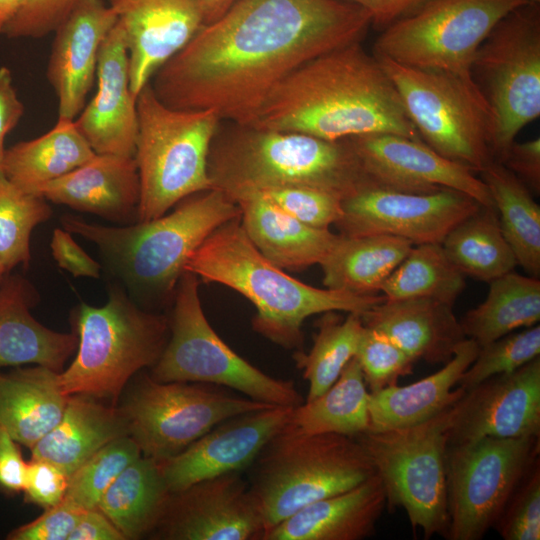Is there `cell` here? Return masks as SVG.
<instances>
[{
    "label": "cell",
    "mask_w": 540,
    "mask_h": 540,
    "mask_svg": "<svg viewBox=\"0 0 540 540\" xmlns=\"http://www.w3.org/2000/svg\"><path fill=\"white\" fill-rule=\"evenodd\" d=\"M3 280H4V274L2 273V271L0 270V288H1V285L3 283Z\"/></svg>",
    "instance_id": "obj_58"
},
{
    "label": "cell",
    "mask_w": 540,
    "mask_h": 540,
    "mask_svg": "<svg viewBox=\"0 0 540 540\" xmlns=\"http://www.w3.org/2000/svg\"><path fill=\"white\" fill-rule=\"evenodd\" d=\"M532 436H540V356L465 390L453 405L448 445Z\"/></svg>",
    "instance_id": "obj_18"
},
{
    "label": "cell",
    "mask_w": 540,
    "mask_h": 540,
    "mask_svg": "<svg viewBox=\"0 0 540 540\" xmlns=\"http://www.w3.org/2000/svg\"><path fill=\"white\" fill-rule=\"evenodd\" d=\"M370 15L341 0H235L153 74L157 98L249 125L285 77L311 59L361 42Z\"/></svg>",
    "instance_id": "obj_1"
},
{
    "label": "cell",
    "mask_w": 540,
    "mask_h": 540,
    "mask_svg": "<svg viewBox=\"0 0 540 540\" xmlns=\"http://www.w3.org/2000/svg\"><path fill=\"white\" fill-rule=\"evenodd\" d=\"M527 0H432L384 30L373 54L398 64L473 79L474 56L495 25Z\"/></svg>",
    "instance_id": "obj_13"
},
{
    "label": "cell",
    "mask_w": 540,
    "mask_h": 540,
    "mask_svg": "<svg viewBox=\"0 0 540 540\" xmlns=\"http://www.w3.org/2000/svg\"><path fill=\"white\" fill-rule=\"evenodd\" d=\"M140 456V448L129 435L109 442L69 477L65 498L83 510L97 508L109 486Z\"/></svg>",
    "instance_id": "obj_42"
},
{
    "label": "cell",
    "mask_w": 540,
    "mask_h": 540,
    "mask_svg": "<svg viewBox=\"0 0 540 540\" xmlns=\"http://www.w3.org/2000/svg\"><path fill=\"white\" fill-rule=\"evenodd\" d=\"M23 113L24 106L14 88L11 71L7 67H0V169L5 138L18 124Z\"/></svg>",
    "instance_id": "obj_54"
},
{
    "label": "cell",
    "mask_w": 540,
    "mask_h": 540,
    "mask_svg": "<svg viewBox=\"0 0 540 540\" xmlns=\"http://www.w3.org/2000/svg\"><path fill=\"white\" fill-rule=\"evenodd\" d=\"M441 245L465 276L481 281L490 282L517 265L494 207L481 206L450 230Z\"/></svg>",
    "instance_id": "obj_38"
},
{
    "label": "cell",
    "mask_w": 540,
    "mask_h": 540,
    "mask_svg": "<svg viewBox=\"0 0 540 540\" xmlns=\"http://www.w3.org/2000/svg\"><path fill=\"white\" fill-rule=\"evenodd\" d=\"M376 57L398 90L424 143L475 173L494 161L493 114L473 79Z\"/></svg>",
    "instance_id": "obj_11"
},
{
    "label": "cell",
    "mask_w": 540,
    "mask_h": 540,
    "mask_svg": "<svg viewBox=\"0 0 540 540\" xmlns=\"http://www.w3.org/2000/svg\"><path fill=\"white\" fill-rule=\"evenodd\" d=\"M248 126L330 141L375 133L422 140L394 83L361 42L298 67L272 89Z\"/></svg>",
    "instance_id": "obj_2"
},
{
    "label": "cell",
    "mask_w": 540,
    "mask_h": 540,
    "mask_svg": "<svg viewBox=\"0 0 540 540\" xmlns=\"http://www.w3.org/2000/svg\"><path fill=\"white\" fill-rule=\"evenodd\" d=\"M498 215L502 233L519 264L531 277L540 276V207L528 187L502 163L480 172Z\"/></svg>",
    "instance_id": "obj_37"
},
{
    "label": "cell",
    "mask_w": 540,
    "mask_h": 540,
    "mask_svg": "<svg viewBox=\"0 0 540 540\" xmlns=\"http://www.w3.org/2000/svg\"><path fill=\"white\" fill-rule=\"evenodd\" d=\"M129 435L122 408L106 406L96 398L69 395L60 421L32 448L31 459L46 460L70 477L109 442Z\"/></svg>",
    "instance_id": "obj_30"
},
{
    "label": "cell",
    "mask_w": 540,
    "mask_h": 540,
    "mask_svg": "<svg viewBox=\"0 0 540 540\" xmlns=\"http://www.w3.org/2000/svg\"><path fill=\"white\" fill-rule=\"evenodd\" d=\"M136 107L134 159L140 182L136 222H145L190 195L212 189L208 155L222 120L212 110L168 107L150 83L138 94Z\"/></svg>",
    "instance_id": "obj_8"
},
{
    "label": "cell",
    "mask_w": 540,
    "mask_h": 540,
    "mask_svg": "<svg viewBox=\"0 0 540 540\" xmlns=\"http://www.w3.org/2000/svg\"><path fill=\"white\" fill-rule=\"evenodd\" d=\"M125 537L98 508L85 510L68 540H123Z\"/></svg>",
    "instance_id": "obj_55"
},
{
    "label": "cell",
    "mask_w": 540,
    "mask_h": 540,
    "mask_svg": "<svg viewBox=\"0 0 540 540\" xmlns=\"http://www.w3.org/2000/svg\"><path fill=\"white\" fill-rule=\"evenodd\" d=\"M40 196L117 222L137 221L140 182L134 157L95 154L66 175L44 185Z\"/></svg>",
    "instance_id": "obj_25"
},
{
    "label": "cell",
    "mask_w": 540,
    "mask_h": 540,
    "mask_svg": "<svg viewBox=\"0 0 540 540\" xmlns=\"http://www.w3.org/2000/svg\"><path fill=\"white\" fill-rule=\"evenodd\" d=\"M170 493L159 462L142 455L114 480L97 508L125 539H138L156 528Z\"/></svg>",
    "instance_id": "obj_34"
},
{
    "label": "cell",
    "mask_w": 540,
    "mask_h": 540,
    "mask_svg": "<svg viewBox=\"0 0 540 540\" xmlns=\"http://www.w3.org/2000/svg\"><path fill=\"white\" fill-rule=\"evenodd\" d=\"M204 12L205 24L220 17L235 0H200Z\"/></svg>",
    "instance_id": "obj_56"
},
{
    "label": "cell",
    "mask_w": 540,
    "mask_h": 540,
    "mask_svg": "<svg viewBox=\"0 0 540 540\" xmlns=\"http://www.w3.org/2000/svg\"><path fill=\"white\" fill-rule=\"evenodd\" d=\"M96 92L74 120L96 154L134 157L138 133L136 98L130 88L125 35L116 22L100 49Z\"/></svg>",
    "instance_id": "obj_22"
},
{
    "label": "cell",
    "mask_w": 540,
    "mask_h": 540,
    "mask_svg": "<svg viewBox=\"0 0 540 540\" xmlns=\"http://www.w3.org/2000/svg\"><path fill=\"white\" fill-rule=\"evenodd\" d=\"M77 354L58 373L64 395L115 400L140 369L153 366L169 338V320L148 312L114 286L100 307L81 303L74 311Z\"/></svg>",
    "instance_id": "obj_7"
},
{
    "label": "cell",
    "mask_w": 540,
    "mask_h": 540,
    "mask_svg": "<svg viewBox=\"0 0 540 540\" xmlns=\"http://www.w3.org/2000/svg\"><path fill=\"white\" fill-rule=\"evenodd\" d=\"M480 207L470 196L452 189L411 193L370 187L342 201L343 214L335 226L343 236L386 234L414 245L441 243Z\"/></svg>",
    "instance_id": "obj_16"
},
{
    "label": "cell",
    "mask_w": 540,
    "mask_h": 540,
    "mask_svg": "<svg viewBox=\"0 0 540 540\" xmlns=\"http://www.w3.org/2000/svg\"><path fill=\"white\" fill-rule=\"evenodd\" d=\"M471 75L491 108V150L501 163L518 133L540 115V4L517 7L495 25Z\"/></svg>",
    "instance_id": "obj_12"
},
{
    "label": "cell",
    "mask_w": 540,
    "mask_h": 540,
    "mask_svg": "<svg viewBox=\"0 0 540 540\" xmlns=\"http://www.w3.org/2000/svg\"><path fill=\"white\" fill-rule=\"evenodd\" d=\"M27 465L17 442L0 425V489L9 494L23 491Z\"/></svg>",
    "instance_id": "obj_52"
},
{
    "label": "cell",
    "mask_w": 540,
    "mask_h": 540,
    "mask_svg": "<svg viewBox=\"0 0 540 540\" xmlns=\"http://www.w3.org/2000/svg\"><path fill=\"white\" fill-rule=\"evenodd\" d=\"M240 223L252 244L282 269L302 270L320 264L339 238L329 229L308 226L282 211L257 192L233 199Z\"/></svg>",
    "instance_id": "obj_27"
},
{
    "label": "cell",
    "mask_w": 540,
    "mask_h": 540,
    "mask_svg": "<svg viewBox=\"0 0 540 540\" xmlns=\"http://www.w3.org/2000/svg\"><path fill=\"white\" fill-rule=\"evenodd\" d=\"M158 218L126 226H105L64 215L61 224L99 249L106 265L137 297L174 294L185 264L221 225L240 217L227 194L212 188L181 200Z\"/></svg>",
    "instance_id": "obj_5"
},
{
    "label": "cell",
    "mask_w": 540,
    "mask_h": 540,
    "mask_svg": "<svg viewBox=\"0 0 540 540\" xmlns=\"http://www.w3.org/2000/svg\"><path fill=\"white\" fill-rule=\"evenodd\" d=\"M108 5L125 35L135 98L205 25L200 0H108Z\"/></svg>",
    "instance_id": "obj_21"
},
{
    "label": "cell",
    "mask_w": 540,
    "mask_h": 540,
    "mask_svg": "<svg viewBox=\"0 0 540 540\" xmlns=\"http://www.w3.org/2000/svg\"><path fill=\"white\" fill-rule=\"evenodd\" d=\"M4 177L3 173H2V170L0 169V179Z\"/></svg>",
    "instance_id": "obj_60"
},
{
    "label": "cell",
    "mask_w": 540,
    "mask_h": 540,
    "mask_svg": "<svg viewBox=\"0 0 540 540\" xmlns=\"http://www.w3.org/2000/svg\"><path fill=\"white\" fill-rule=\"evenodd\" d=\"M84 511L64 497L60 503L45 509V512L32 522L11 531L7 539L68 540Z\"/></svg>",
    "instance_id": "obj_48"
},
{
    "label": "cell",
    "mask_w": 540,
    "mask_h": 540,
    "mask_svg": "<svg viewBox=\"0 0 540 540\" xmlns=\"http://www.w3.org/2000/svg\"><path fill=\"white\" fill-rule=\"evenodd\" d=\"M36 292L19 276L4 278L0 288V372L1 368L36 364L61 372L77 349L75 333L47 328L31 314Z\"/></svg>",
    "instance_id": "obj_28"
},
{
    "label": "cell",
    "mask_w": 540,
    "mask_h": 540,
    "mask_svg": "<svg viewBox=\"0 0 540 540\" xmlns=\"http://www.w3.org/2000/svg\"><path fill=\"white\" fill-rule=\"evenodd\" d=\"M253 192L259 193L298 221L318 229H329L343 214V198L316 187L286 185Z\"/></svg>",
    "instance_id": "obj_45"
},
{
    "label": "cell",
    "mask_w": 540,
    "mask_h": 540,
    "mask_svg": "<svg viewBox=\"0 0 540 540\" xmlns=\"http://www.w3.org/2000/svg\"><path fill=\"white\" fill-rule=\"evenodd\" d=\"M185 271L248 299L256 309L254 331L286 349L301 346L302 325L308 317L332 311L363 314L385 299L317 288L293 278L257 250L240 217L211 233L189 257Z\"/></svg>",
    "instance_id": "obj_3"
},
{
    "label": "cell",
    "mask_w": 540,
    "mask_h": 540,
    "mask_svg": "<svg viewBox=\"0 0 540 540\" xmlns=\"http://www.w3.org/2000/svg\"><path fill=\"white\" fill-rule=\"evenodd\" d=\"M501 163L517 176L532 193L539 194V137L524 142H513Z\"/></svg>",
    "instance_id": "obj_51"
},
{
    "label": "cell",
    "mask_w": 540,
    "mask_h": 540,
    "mask_svg": "<svg viewBox=\"0 0 540 540\" xmlns=\"http://www.w3.org/2000/svg\"><path fill=\"white\" fill-rule=\"evenodd\" d=\"M294 407L269 406L231 417L183 451L158 461L170 492L215 476L240 472L289 422Z\"/></svg>",
    "instance_id": "obj_20"
},
{
    "label": "cell",
    "mask_w": 540,
    "mask_h": 540,
    "mask_svg": "<svg viewBox=\"0 0 540 540\" xmlns=\"http://www.w3.org/2000/svg\"><path fill=\"white\" fill-rule=\"evenodd\" d=\"M156 528L162 538L172 540H262L265 532L248 482L239 472L171 492Z\"/></svg>",
    "instance_id": "obj_17"
},
{
    "label": "cell",
    "mask_w": 540,
    "mask_h": 540,
    "mask_svg": "<svg viewBox=\"0 0 540 540\" xmlns=\"http://www.w3.org/2000/svg\"><path fill=\"white\" fill-rule=\"evenodd\" d=\"M413 243L386 234L343 236L319 264L325 288L375 295L408 255Z\"/></svg>",
    "instance_id": "obj_32"
},
{
    "label": "cell",
    "mask_w": 540,
    "mask_h": 540,
    "mask_svg": "<svg viewBox=\"0 0 540 540\" xmlns=\"http://www.w3.org/2000/svg\"><path fill=\"white\" fill-rule=\"evenodd\" d=\"M116 22L103 0H78L54 31L47 78L58 99V120L74 121L84 108L100 49Z\"/></svg>",
    "instance_id": "obj_23"
},
{
    "label": "cell",
    "mask_w": 540,
    "mask_h": 540,
    "mask_svg": "<svg viewBox=\"0 0 540 540\" xmlns=\"http://www.w3.org/2000/svg\"><path fill=\"white\" fill-rule=\"evenodd\" d=\"M252 464L248 485L265 532L301 508L347 491L376 474L355 437L308 435L287 426Z\"/></svg>",
    "instance_id": "obj_6"
},
{
    "label": "cell",
    "mask_w": 540,
    "mask_h": 540,
    "mask_svg": "<svg viewBox=\"0 0 540 540\" xmlns=\"http://www.w3.org/2000/svg\"><path fill=\"white\" fill-rule=\"evenodd\" d=\"M219 127L208 155L212 188L232 200L269 187L305 185L344 199L379 187L348 139L330 141L312 135L230 123Z\"/></svg>",
    "instance_id": "obj_4"
},
{
    "label": "cell",
    "mask_w": 540,
    "mask_h": 540,
    "mask_svg": "<svg viewBox=\"0 0 540 540\" xmlns=\"http://www.w3.org/2000/svg\"><path fill=\"white\" fill-rule=\"evenodd\" d=\"M465 285V275L441 243H423L413 245L380 291L386 300L430 298L453 305Z\"/></svg>",
    "instance_id": "obj_39"
},
{
    "label": "cell",
    "mask_w": 540,
    "mask_h": 540,
    "mask_svg": "<svg viewBox=\"0 0 540 540\" xmlns=\"http://www.w3.org/2000/svg\"><path fill=\"white\" fill-rule=\"evenodd\" d=\"M22 0H0V33L7 23L15 16Z\"/></svg>",
    "instance_id": "obj_57"
},
{
    "label": "cell",
    "mask_w": 540,
    "mask_h": 540,
    "mask_svg": "<svg viewBox=\"0 0 540 540\" xmlns=\"http://www.w3.org/2000/svg\"><path fill=\"white\" fill-rule=\"evenodd\" d=\"M69 477L52 463L31 459L27 465L25 502L48 509L60 503L66 494Z\"/></svg>",
    "instance_id": "obj_49"
},
{
    "label": "cell",
    "mask_w": 540,
    "mask_h": 540,
    "mask_svg": "<svg viewBox=\"0 0 540 540\" xmlns=\"http://www.w3.org/2000/svg\"><path fill=\"white\" fill-rule=\"evenodd\" d=\"M453 405L416 425L356 436L380 478L389 508L402 507L425 539L446 538L445 460Z\"/></svg>",
    "instance_id": "obj_10"
},
{
    "label": "cell",
    "mask_w": 540,
    "mask_h": 540,
    "mask_svg": "<svg viewBox=\"0 0 540 540\" xmlns=\"http://www.w3.org/2000/svg\"><path fill=\"white\" fill-rule=\"evenodd\" d=\"M479 345L466 338L454 356L437 372L407 386H390L369 392L370 431L402 428L424 422L455 403L464 393L457 387L461 375L474 361Z\"/></svg>",
    "instance_id": "obj_29"
},
{
    "label": "cell",
    "mask_w": 540,
    "mask_h": 540,
    "mask_svg": "<svg viewBox=\"0 0 540 540\" xmlns=\"http://www.w3.org/2000/svg\"><path fill=\"white\" fill-rule=\"evenodd\" d=\"M347 139L382 188L411 193L452 189L483 207H494L486 185L473 170L440 155L422 140L387 133Z\"/></svg>",
    "instance_id": "obj_19"
},
{
    "label": "cell",
    "mask_w": 540,
    "mask_h": 540,
    "mask_svg": "<svg viewBox=\"0 0 540 540\" xmlns=\"http://www.w3.org/2000/svg\"><path fill=\"white\" fill-rule=\"evenodd\" d=\"M269 405L195 382L145 378L122 407L129 436L145 457L177 455L219 423Z\"/></svg>",
    "instance_id": "obj_15"
},
{
    "label": "cell",
    "mask_w": 540,
    "mask_h": 540,
    "mask_svg": "<svg viewBox=\"0 0 540 540\" xmlns=\"http://www.w3.org/2000/svg\"><path fill=\"white\" fill-rule=\"evenodd\" d=\"M78 0H22L15 16L4 27L8 38L38 39L54 32Z\"/></svg>",
    "instance_id": "obj_47"
},
{
    "label": "cell",
    "mask_w": 540,
    "mask_h": 540,
    "mask_svg": "<svg viewBox=\"0 0 540 540\" xmlns=\"http://www.w3.org/2000/svg\"><path fill=\"white\" fill-rule=\"evenodd\" d=\"M386 506L377 474L315 501L267 530L262 540H361L372 535Z\"/></svg>",
    "instance_id": "obj_26"
},
{
    "label": "cell",
    "mask_w": 540,
    "mask_h": 540,
    "mask_svg": "<svg viewBox=\"0 0 540 540\" xmlns=\"http://www.w3.org/2000/svg\"><path fill=\"white\" fill-rule=\"evenodd\" d=\"M317 328L310 351L294 355L297 368L309 383L305 401L321 395L338 379L355 357L365 326L361 314L351 312L341 319L332 311L324 313Z\"/></svg>",
    "instance_id": "obj_40"
},
{
    "label": "cell",
    "mask_w": 540,
    "mask_h": 540,
    "mask_svg": "<svg viewBox=\"0 0 540 540\" xmlns=\"http://www.w3.org/2000/svg\"><path fill=\"white\" fill-rule=\"evenodd\" d=\"M361 318L366 327L387 335L415 362L445 364L467 338L453 305L436 299H384Z\"/></svg>",
    "instance_id": "obj_24"
},
{
    "label": "cell",
    "mask_w": 540,
    "mask_h": 540,
    "mask_svg": "<svg viewBox=\"0 0 540 540\" xmlns=\"http://www.w3.org/2000/svg\"><path fill=\"white\" fill-rule=\"evenodd\" d=\"M493 528L504 540L540 539L539 458L513 491Z\"/></svg>",
    "instance_id": "obj_46"
},
{
    "label": "cell",
    "mask_w": 540,
    "mask_h": 540,
    "mask_svg": "<svg viewBox=\"0 0 540 540\" xmlns=\"http://www.w3.org/2000/svg\"><path fill=\"white\" fill-rule=\"evenodd\" d=\"M364 9L371 18V26L382 31L406 18L432 0H341Z\"/></svg>",
    "instance_id": "obj_53"
},
{
    "label": "cell",
    "mask_w": 540,
    "mask_h": 540,
    "mask_svg": "<svg viewBox=\"0 0 540 540\" xmlns=\"http://www.w3.org/2000/svg\"><path fill=\"white\" fill-rule=\"evenodd\" d=\"M355 357L370 392L397 385L399 378L412 374L415 363L391 338L366 326Z\"/></svg>",
    "instance_id": "obj_44"
},
{
    "label": "cell",
    "mask_w": 540,
    "mask_h": 540,
    "mask_svg": "<svg viewBox=\"0 0 540 540\" xmlns=\"http://www.w3.org/2000/svg\"><path fill=\"white\" fill-rule=\"evenodd\" d=\"M95 154L74 121L57 120L47 133L5 149L1 170L16 187L40 196L44 185L81 166Z\"/></svg>",
    "instance_id": "obj_33"
},
{
    "label": "cell",
    "mask_w": 540,
    "mask_h": 540,
    "mask_svg": "<svg viewBox=\"0 0 540 540\" xmlns=\"http://www.w3.org/2000/svg\"><path fill=\"white\" fill-rule=\"evenodd\" d=\"M539 437H483L446 450L449 540H480L539 458Z\"/></svg>",
    "instance_id": "obj_14"
},
{
    "label": "cell",
    "mask_w": 540,
    "mask_h": 540,
    "mask_svg": "<svg viewBox=\"0 0 540 540\" xmlns=\"http://www.w3.org/2000/svg\"><path fill=\"white\" fill-rule=\"evenodd\" d=\"M51 215L45 198L24 192L5 177L0 179V270L4 275L29 262L31 232Z\"/></svg>",
    "instance_id": "obj_41"
},
{
    "label": "cell",
    "mask_w": 540,
    "mask_h": 540,
    "mask_svg": "<svg viewBox=\"0 0 540 540\" xmlns=\"http://www.w3.org/2000/svg\"><path fill=\"white\" fill-rule=\"evenodd\" d=\"M50 247L59 267L73 276L99 278L100 264L90 257L64 228H56L53 231Z\"/></svg>",
    "instance_id": "obj_50"
},
{
    "label": "cell",
    "mask_w": 540,
    "mask_h": 540,
    "mask_svg": "<svg viewBox=\"0 0 540 540\" xmlns=\"http://www.w3.org/2000/svg\"><path fill=\"white\" fill-rule=\"evenodd\" d=\"M369 392L353 357L321 395L294 407L287 427L297 433H335L354 437L369 429Z\"/></svg>",
    "instance_id": "obj_36"
},
{
    "label": "cell",
    "mask_w": 540,
    "mask_h": 540,
    "mask_svg": "<svg viewBox=\"0 0 540 540\" xmlns=\"http://www.w3.org/2000/svg\"><path fill=\"white\" fill-rule=\"evenodd\" d=\"M529 3H538L540 4V0H527Z\"/></svg>",
    "instance_id": "obj_59"
},
{
    "label": "cell",
    "mask_w": 540,
    "mask_h": 540,
    "mask_svg": "<svg viewBox=\"0 0 540 540\" xmlns=\"http://www.w3.org/2000/svg\"><path fill=\"white\" fill-rule=\"evenodd\" d=\"M58 373L41 365L0 372V425L17 443L31 449L60 421L68 396Z\"/></svg>",
    "instance_id": "obj_31"
},
{
    "label": "cell",
    "mask_w": 540,
    "mask_h": 540,
    "mask_svg": "<svg viewBox=\"0 0 540 540\" xmlns=\"http://www.w3.org/2000/svg\"><path fill=\"white\" fill-rule=\"evenodd\" d=\"M489 283L484 301L460 320L465 336L479 347L540 320L539 278L511 271Z\"/></svg>",
    "instance_id": "obj_35"
},
{
    "label": "cell",
    "mask_w": 540,
    "mask_h": 540,
    "mask_svg": "<svg viewBox=\"0 0 540 540\" xmlns=\"http://www.w3.org/2000/svg\"><path fill=\"white\" fill-rule=\"evenodd\" d=\"M199 281L195 274L185 271L177 283L169 338L153 365L151 378L228 387L274 406L302 404L303 397L292 381L262 372L218 336L203 312Z\"/></svg>",
    "instance_id": "obj_9"
},
{
    "label": "cell",
    "mask_w": 540,
    "mask_h": 540,
    "mask_svg": "<svg viewBox=\"0 0 540 540\" xmlns=\"http://www.w3.org/2000/svg\"><path fill=\"white\" fill-rule=\"evenodd\" d=\"M538 356L540 326L537 324L479 347L476 358L457 385L468 390L491 376L512 372Z\"/></svg>",
    "instance_id": "obj_43"
}]
</instances>
